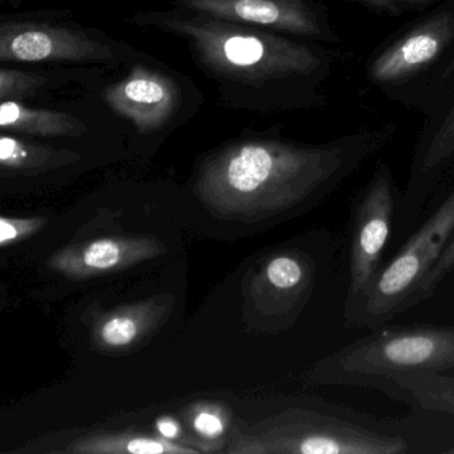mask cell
<instances>
[{
	"label": "cell",
	"instance_id": "6",
	"mask_svg": "<svg viewBox=\"0 0 454 454\" xmlns=\"http://www.w3.org/2000/svg\"><path fill=\"white\" fill-rule=\"evenodd\" d=\"M113 49L81 31L46 23L12 22L0 27L2 62H106Z\"/></svg>",
	"mask_w": 454,
	"mask_h": 454
},
{
	"label": "cell",
	"instance_id": "9",
	"mask_svg": "<svg viewBox=\"0 0 454 454\" xmlns=\"http://www.w3.org/2000/svg\"><path fill=\"white\" fill-rule=\"evenodd\" d=\"M454 39V17L441 14L385 50L371 66L376 83H395L411 78L434 62Z\"/></svg>",
	"mask_w": 454,
	"mask_h": 454
},
{
	"label": "cell",
	"instance_id": "8",
	"mask_svg": "<svg viewBox=\"0 0 454 454\" xmlns=\"http://www.w3.org/2000/svg\"><path fill=\"white\" fill-rule=\"evenodd\" d=\"M179 6L201 15L262 26L299 35H317L320 23L302 0H177Z\"/></svg>",
	"mask_w": 454,
	"mask_h": 454
},
{
	"label": "cell",
	"instance_id": "7",
	"mask_svg": "<svg viewBox=\"0 0 454 454\" xmlns=\"http://www.w3.org/2000/svg\"><path fill=\"white\" fill-rule=\"evenodd\" d=\"M111 110L131 121L142 134L158 131L174 116L179 90L166 74L137 65L103 92Z\"/></svg>",
	"mask_w": 454,
	"mask_h": 454
},
{
	"label": "cell",
	"instance_id": "5",
	"mask_svg": "<svg viewBox=\"0 0 454 454\" xmlns=\"http://www.w3.org/2000/svg\"><path fill=\"white\" fill-rule=\"evenodd\" d=\"M395 214L392 176L387 167L380 166L353 204L348 252L349 286L345 301L358 296L381 268Z\"/></svg>",
	"mask_w": 454,
	"mask_h": 454
},
{
	"label": "cell",
	"instance_id": "17",
	"mask_svg": "<svg viewBox=\"0 0 454 454\" xmlns=\"http://www.w3.org/2000/svg\"><path fill=\"white\" fill-rule=\"evenodd\" d=\"M454 270V233L451 236L450 241H449L446 248L443 249L442 254H441L440 260H438L435 267L433 268L432 272L425 278L422 281L421 286L417 289L414 296L411 297V304L409 307H416L419 302L425 301L433 296L438 286L442 284V281L448 278L450 273Z\"/></svg>",
	"mask_w": 454,
	"mask_h": 454
},
{
	"label": "cell",
	"instance_id": "11",
	"mask_svg": "<svg viewBox=\"0 0 454 454\" xmlns=\"http://www.w3.org/2000/svg\"><path fill=\"white\" fill-rule=\"evenodd\" d=\"M379 392L414 411L454 417V371L401 374L385 382Z\"/></svg>",
	"mask_w": 454,
	"mask_h": 454
},
{
	"label": "cell",
	"instance_id": "24",
	"mask_svg": "<svg viewBox=\"0 0 454 454\" xmlns=\"http://www.w3.org/2000/svg\"><path fill=\"white\" fill-rule=\"evenodd\" d=\"M448 454H454V446L453 448L449 449Z\"/></svg>",
	"mask_w": 454,
	"mask_h": 454
},
{
	"label": "cell",
	"instance_id": "15",
	"mask_svg": "<svg viewBox=\"0 0 454 454\" xmlns=\"http://www.w3.org/2000/svg\"><path fill=\"white\" fill-rule=\"evenodd\" d=\"M89 451H108V453H137L155 454L166 453H191V449L179 448L171 445L163 440L153 438L137 437L131 440L106 441V442L95 443L94 448L87 449Z\"/></svg>",
	"mask_w": 454,
	"mask_h": 454
},
{
	"label": "cell",
	"instance_id": "18",
	"mask_svg": "<svg viewBox=\"0 0 454 454\" xmlns=\"http://www.w3.org/2000/svg\"><path fill=\"white\" fill-rule=\"evenodd\" d=\"M139 331L140 325L137 318L126 315L115 316L103 324L100 328V340L108 347H127L137 339Z\"/></svg>",
	"mask_w": 454,
	"mask_h": 454
},
{
	"label": "cell",
	"instance_id": "12",
	"mask_svg": "<svg viewBox=\"0 0 454 454\" xmlns=\"http://www.w3.org/2000/svg\"><path fill=\"white\" fill-rule=\"evenodd\" d=\"M0 127L4 131L41 137H81L86 124L67 113L33 108L18 100H4L0 105Z\"/></svg>",
	"mask_w": 454,
	"mask_h": 454
},
{
	"label": "cell",
	"instance_id": "20",
	"mask_svg": "<svg viewBox=\"0 0 454 454\" xmlns=\"http://www.w3.org/2000/svg\"><path fill=\"white\" fill-rule=\"evenodd\" d=\"M193 427L199 434L204 435V437L216 438L224 430V422H223L219 414L204 411L196 414L195 419H193Z\"/></svg>",
	"mask_w": 454,
	"mask_h": 454
},
{
	"label": "cell",
	"instance_id": "10",
	"mask_svg": "<svg viewBox=\"0 0 454 454\" xmlns=\"http://www.w3.org/2000/svg\"><path fill=\"white\" fill-rule=\"evenodd\" d=\"M158 254L153 241L139 239H102L54 257L52 267L73 278H87L123 268Z\"/></svg>",
	"mask_w": 454,
	"mask_h": 454
},
{
	"label": "cell",
	"instance_id": "14",
	"mask_svg": "<svg viewBox=\"0 0 454 454\" xmlns=\"http://www.w3.org/2000/svg\"><path fill=\"white\" fill-rule=\"evenodd\" d=\"M454 155V105L446 114L442 123L430 137L421 160H419V172L424 175L432 174L438 167L445 164Z\"/></svg>",
	"mask_w": 454,
	"mask_h": 454
},
{
	"label": "cell",
	"instance_id": "21",
	"mask_svg": "<svg viewBox=\"0 0 454 454\" xmlns=\"http://www.w3.org/2000/svg\"><path fill=\"white\" fill-rule=\"evenodd\" d=\"M158 430L163 437L176 438L179 435V425L174 419H163L158 422Z\"/></svg>",
	"mask_w": 454,
	"mask_h": 454
},
{
	"label": "cell",
	"instance_id": "13",
	"mask_svg": "<svg viewBox=\"0 0 454 454\" xmlns=\"http://www.w3.org/2000/svg\"><path fill=\"white\" fill-rule=\"evenodd\" d=\"M81 156L76 153H60L43 145L25 142L14 137H0V164L4 169L44 168L46 166H54L57 163L78 160Z\"/></svg>",
	"mask_w": 454,
	"mask_h": 454
},
{
	"label": "cell",
	"instance_id": "22",
	"mask_svg": "<svg viewBox=\"0 0 454 454\" xmlns=\"http://www.w3.org/2000/svg\"><path fill=\"white\" fill-rule=\"evenodd\" d=\"M369 4L387 6V4H401V2H413V0H366Z\"/></svg>",
	"mask_w": 454,
	"mask_h": 454
},
{
	"label": "cell",
	"instance_id": "1",
	"mask_svg": "<svg viewBox=\"0 0 454 454\" xmlns=\"http://www.w3.org/2000/svg\"><path fill=\"white\" fill-rule=\"evenodd\" d=\"M355 145L281 142L231 145L207 163L199 180L204 200L232 214L281 219L320 206L363 160Z\"/></svg>",
	"mask_w": 454,
	"mask_h": 454
},
{
	"label": "cell",
	"instance_id": "2",
	"mask_svg": "<svg viewBox=\"0 0 454 454\" xmlns=\"http://www.w3.org/2000/svg\"><path fill=\"white\" fill-rule=\"evenodd\" d=\"M450 371H454V326H380L321 358L310 371L309 381L379 390L401 374Z\"/></svg>",
	"mask_w": 454,
	"mask_h": 454
},
{
	"label": "cell",
	"instance_id": "19",
	"mask_svg": "<svg viewBox=\"0 0 454 454\" xmlns=\"http://www.w3.org/2000/svg\"><path fill=\"white\" fill-rule=\"evenodd\" d=\"M39 220L4 219L0 220V243L6 247L41 227Z\"/></svg>",
	"mask_w": 454,
	"mask_h": 454
},
{
	"label": "cell",
	"instance_id": "4",
	"mask_svg": "<svg viewBox=\"0 0 454 454\" xmlns=\"http://www.w3.org/2000/svg\"><path fill=\"white\" fill-rule=\"evenodd\" d=\"M454 233V190L355 299L344 302L345 328L387 325L408 310Z\"/></svg>",
	"mask_w": 454,
	"mask_h": 454
},
{
	"label": "cell",
	"instance_id": "16",
	"mask_svg": "<svg viewBox=\"0 0 454 454\" xmlns=\"http://www.w3.org/2000/svg\"><path fill=\"white\" fill-rule=\"evenodd\" d=\"M46 79L26 71L0 70V98L2 100H17L34 94L43 86Z\"/></svg>",
	"mask_w": 454,
	"mask_h": 454
},
{
	"label": "cell",
	"instance_id": "23",
	"mask_svg": "<svg viewBox=\"0 0 454 454\" xmlns=\"http://www.w3.org/2000/svg\"><path fill=\"white\" fill-rule=\"evenodd\" d=\"M449 74H454V59L450 66H449L448 71H446V75H449Z\"/></svg>",
	"mask_w": 454,
	"mask_h": 454
},
{
	"label": "cell",
	"instance_id": "3",
	"mask_svg": "<svg viewBox=\"0 0 454 454\" xmlns=\"http://www.w3.org/2000/svg\"><path fill=\"white\" fill-rule=\"evenodd\" d=\"M153 25L188 39L209 70L233 81L264 83L308 75L320 66L308 47L208 15L163 18Z\"/></svg>",
	"mask_w": 454,
	"mask_h": 454
}]
</instances>
